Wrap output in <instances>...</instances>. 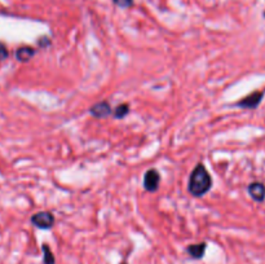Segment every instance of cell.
Listing matches in <instances>:
<instances>
[{"instance_id":"obj_1","label":"cell","mask_w":265,"mask_h":264,"mask_svg":"<svg viewBox=\"0 0 265 264\" xmlns=\"http://www.w3.org/2000/svg\"><path fill=\"white\" fill-rule=\"evenodd\" d=\"M212 187V177L202 163L193 169L188 184V191L193 197H203Z\"/></svg>"},{"instance_id":"obj_8","label":"cell","mask_w":265,"mask_h":264,"mask_svg":"<svg viewBox=\"0 0 265 264\" xmlns=\"http://www.w3.org/2000/svg\"><path fill=\"white\" fill-rule=\"evenodd\" d=\"M35 52L37 51L31 47H20L16 51V59L20 63H27L35 56Z\"/></svg>"},{"instance_id":"obj_3","label":"cell","mask_w":265,"mask_h":264,"mask_svg":"<svg viewBox=\"0 0 265 264\" xmlns=\"http://www.w3.org/2000/svg\"><path fill=\"white\" fill-rule=\"evenodd\" d=\"M264 91H255L251 95L246 96L244 99L237 103V107L243 108V109H256L260 105L263 97H264Z\"/></svg>"},{"instance_id":"obj_2","label":"cell","mask_w":265,"mask_h":264,"mask_svg":"<svg viewBox=\"0 0 265 264\" xmlns=\"http://www.w3.org/2000/svg\"><path fill=\"white\" fill-rule=\"evenodd\" d=\"M31 224L34 227L39 228V229H51L55 225V215L49 211H40V213L34 214L31 219Z\"/></svg>"},{"instance_id":"obj_11","label":"cell","mask_w":265,"mask_h":264,"mask_svg":"<svg viewBox=\"0 0 265 264\" xmlns=\"http://www.w3.org/2000/svg\"><path fill=\"white\" fill-rule=\"evenodd\" d=\"M113 3L120 8H131L133 5V0H113Z\"/></svg>"},{"instance_id":"obj_9","label":"cell","mask_w":265,"mask_h":264,"mask_svg":"<svg viewBox=\"0 0 265 264\" xmlns=\"http://www.w3.org/2000/svg\"><path fill=\"white\" fill-rule=\"evenodd\" d=\"M42 250H43V263L44 264H55L56 259L55 255L52 253L51 247L47 245V243H43L42 246Z\"/></svg>"},{"instance_id":"obj_4","label":"cell","mask_w":265,"mask_h":264,"mask_svg":"<svg viewBox=\"0 0 265 264\" xmlns=\"http://www.w3.org/2000/svg\"><path fill=\"white\" fill-rule=\"evenodd\" d=\"M160 183V175L155 169H150L146 171L144 176V188L146 192L158 191Z\"/></svg>"},{"instance_id":"obj_6","label":"cell","mask_w":265,"mask_h":264,"mask_svg":"<svg viewBox=\"0 0 265 264\" xmlns=\"http://www.w3.org/2000/svg\"><path fill=\"white\" fill-rule=\"evenodd\" d=\"M248 195L256 202H263L265 199V185L260 181H254L247 188Z\"/></svg>"},{"instance_id":"obj_13","label":"cell","mask_w":265,"mask_h":264,"mask_svg":"<svg viewBox=\"0 0 265 264\" xmlns=\"http://www.w3.org/2000/svg\"><path fill=\"white\" fill-rule=\"evenodd\" d=\"M120 264H128V263H127V262H122V263H120Z\"/></svg>"},{"instance_id":"obj_12","label":"cell","mask_w":265,"mask_h":264,"mask_svg":"<svg viewBox=\"0 0 265 264\" xmlns=\"http://www.w3.org/2000/svg\"><path fill=\"white\" fill-rule=\"evenodd\" d=\"M8 56H9V52H8L7 45L0 42V63L4 61V60H7Z\"/></svg>"},{"instance_id":"obj_7","label":"cell","mask_w":265,"mask_h":264,"mask_svg":"<svg viewBox=\"0 0 265 264\" xmlns=\"http://www.w3.org/2000/svg\"><path fill=\"white\" fill-rule=\"evenodd\" d=\"M207 249V243L206 242H200V243H194L189 245L186 247V253L189 254L193 259H202Z\"/></svg>"},{"instance_id":"obj_5","label":"cell","mask_w":265,"mask_h":264,"mask_svg":"<svg viewBox=\"0 0 265 264\" xmlns=\"http://www.w3.org/2000/svg\"><path fill=\"white\" fill-rule=\"evenodd\" d=\"M89 113L95 118H106L113 113L111 107L108 101H101V103L95 104L93 107L89 108Z\"/></svg>"},{"instance_id":"obj_10","label":"cell","mask_w":265,"mask_h":264,"mask_svg":"<svg viewBox=\"0 0 265 264\" xmlns=\"http://www.w3.org/2000/svg\"><path fill=\"white\" fill-rule=\"evenodd\" d=\"M128 113H130V105H128V104H120V105H118V107L113 110L114 118H115V119H122V118L126 117Z\"/></svg>"}]
</instances>
